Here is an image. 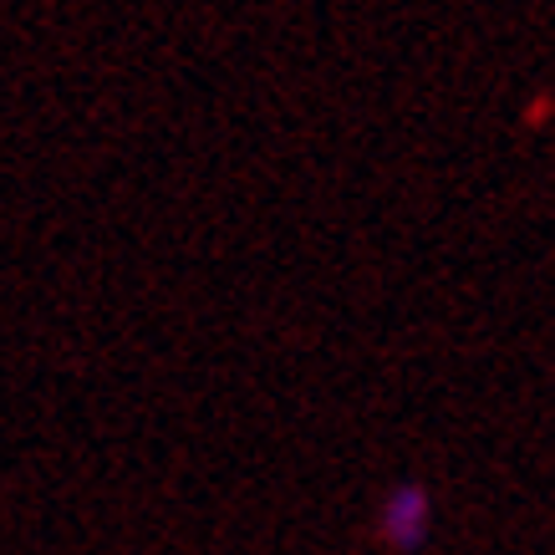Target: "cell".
I'll list each match as a JSON object with an SVG mask.
<instances>
[{"mask_svg":"<svg viewBox=\"0 0 555 555\" xmlns=\"http://www.w3.org/2000/svg\"><path fill=\"white\" fill-rule=\"evenodd\" d=\"M423 525H428V505H423V494L403 489V494L392 500V509H387V530H392L398 545H418Z\"/></svg>","mask_w":555,"mask_h":555,"instance_id":"obj_1","label":"cell"}]
</instances>
